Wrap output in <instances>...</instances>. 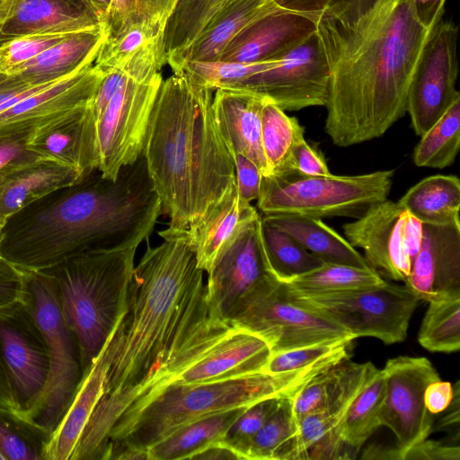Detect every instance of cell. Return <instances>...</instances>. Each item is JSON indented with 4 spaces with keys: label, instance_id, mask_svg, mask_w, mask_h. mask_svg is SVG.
Returning a JSON list of instances; mask_svg holds the SVG:
<instances>
[{
    "label": "cell",
    "instance_id": "cell-19",
    "mask_svg": "<svg viewBox=\"0 0 460 460\" xmlns=\"http://www.w3.org/2000/svg\"><path fill=\"white\" fill-rule=\"evenodd\" d=\"M89 0H4L0 42L25 35L71 34L101 27Z\"/></svg>",
    "mask_w": 460,
    "mask_h": 460
},
{
    "label": "cell",
    "instance_id": "cell-26",
    "mask_svg": "<svg viewBox=\"0 0 460 460\" xmlns=\"http://www.w3.org/2000/svg\"><path fill=\"white\" fill-rule=\"evenodd\" d=\"M104 40L102 26L71 33L10 74L32 85L58 81L93 64Z\"/></svg>",
    "mask_w": 460,
    "mask_h": 460
},
{
    "label": "cell",
    "instance_id": "cell-23",
    "mask_svg": "<svg viewBox=\"0 0 460 460\" xmlns=\"http://www.w3.org/2000/svg\"><path fill=\"white\" fill-rule=\"evenodd\" d=\"M262 102L263 97L254 93L219 88L215 90L212 111L220 136L231 154L247 157L262 176H268L261 144Z\"/></svg>",
    "mask_w": 460,
    "mask_h": 460
},
{
    "label": "cell",
    "instance_id": "cell-37",
    "mask_svg": "<svg viewBox=\"0 0 460 460\" xmlns=\"http://www.w3.org/2000/svg\"><path fill=\"white\" fill-rule=\"evenodd\" d=\"M261 237L270 274L278 280L294 279L325 263L290 234L262 218Z\"/></svg>",
    "mask_w": 460,
    "mask_h": 460
},
{
    "label": "cell",
    "instance_id": "cell-44",
    "mask_svg": "<svg viewBox=\"0 0 460 460\" xmlns=\"http://www.w3.org/2000/svg\"><path fill=\"white\" fill-rule=\"evenodd\" d=\"M281 398H269L247 407L229 427L221 439L244 459V452L253 436L277 409Z\"/></svg>",
    "mask_w": 460,
    "mask_h": 460
},
{
    "label": "cell",
    "instance_id": "cell-18",
    "mask_svg": "<svg viewBox=\"0 0 460 460\" xmlns=\"http://www.w3.org/2000/svg\"><path fill=\"white\" fill-rule=\"evenodd\" d=\"M103 76L91 64L25 97L0 113V136L30 134L53 118L88 104Z\"/></svg>",
    "mask_w": 460,
    "mask_h": 460
},
{
    "label": "cell",
    "instance_id": "cell-36",
    "mask_svg": "<svg viewBox=\"0 0 460 460\" xmlns=\"http://www.w3.org/2000/svg\"><path fill=\"white\" fill-rule=\"evenodd\" d=\"M460 148V96L423 134L413 152L419 167L443 169L451 165Z\"/></svg>",
    "mask_w": 460,
    "mask_h": 460
},
{
    "label": "cell",
    "instance_id": "cell-48",
    "mask_svg": "<svg viewBox=\"0 0 460 460\" xmlns=\"http://www.w3.org/2000/svg\"><path fill=\"white\" fill-rule=\"evenodd\" d=\"M292 168L303 175L327 176L331 174L323 155L311 146L304 137L298 138L292 149Z\"/></svg>",
    "mask_w": 460,
    "mask_h": 460
},
{
    "label": "cell",
    "instance_id": "cell-60",
    "mask_svg": "<svg viewBox=\"0 0 460 460\" xmlns=\"http://www.w3.org/2000/svg\"><path fill=\"white\" fill-rule=\"evenodd\" d=\"M0 460H4V456H2V454L0 453Z\"/></svg>",
    "mask_w": 460,
    "mask_h": 460
},
{
    "label": "cell",
    "instance_id": "cell-29",
    "mask_svg": "<svg viewBox=\"0 0 460 460\" xmlns=\"http://www.w3.org/2000/svg\"><path fill=\"white\" fill-rule=\"evenodd\" d=\"M261 218L290 234L325 263L370 267L346 238L321 218L288 214L261 215Z\"/></svg>",
    "mask_w": 460,
    "mask_h": 460
},
{
    "label": "cell",
    "instance_id": "cell-22",
    "mask_svg": "<svg viewBox=\"0 0 460 460\" xmlns=\"http://www.w3.org/2000/svg\"><path fill=\"white\" fill-rule=\"evenodd\" d=\"M314 33V26L308 18L281 4L279 10L256 20L237 34L219 59L252 63L281 57Z\"/></svg>",
    "mask_w": 460,
    "mask_h": 460
},
{
    "label": "cell",
    "instance_id": "cell-31",
    "mask_svg": "<svg viewBox=\"0 0 460 460\" xmlns=\"http://www.w3.org/2000/svg\"><path fill=\"white\" fill-rule=\"evenodd\" d=\"M233 0H179L164 31L166 64L174 70L208 24Z\"/></svg>",
    "mask_w": 460,
    "mask_h": 460
},
{
    "label": "cell",
    "instance_id": "cell-41",
    "mask_svg": "<svg viewBox=\"0 0 460 460\" xmlns=\"http://www.w3.org/2000/svg\"><path fill=\"white\" fill-rule=\"evenodd\" d=\"M296 432L291 399L281 398L275 411L250 440L244 459L277 460L279 452Z\"/></svg>",
    "mask_w": 460,
    "mask_h": 460
},
{
    "label": "cell",
    "instance_id": "cell-7",
    "mask_svg": "<svg viewBox=\"0 0 460 460\" xmlns=\"http://www.w3.org/2000/svg\"><path fill=\"white\" fill-rule=\"evenodd\" d=\"M22 274V300L46 341L49 371L40 395L14 420L44 442L69 408L83 370L77 341L64 318L52 277L44 270Z\"/></svg>",
    "mask_w": 460,
    "mask_h": 460
},
{
    "label": "cell",
    "instance_id": "cell-57",
    "mask_svg": "<svg viewBox=\"0 0 460 460\" xmlns=\"http://www.w3.org/2000/svg\"><path fill=\"white\" fill-rule=\"evenodd\" d=\"M190 459L221 460L240 459L238 454L222 440H217L194 453Z\"/></svg>",
    "mask_w": 460,
    "mask_h": 460
},
{
    "label": "cell",
    "instance_id": "cell-38",
    "mask_svg": "<svg viewBox=\"0 0 460 460\" xmlns=\"http://www.w3.org/2000/svg\"><path fill=\"white\" fill-rule=\"evenodd\" d=\"M421 347L431 352L452 353L460 349V295L429 302L418 333Z\"/></svg>",
    "mask_w": 460,
    "mask_h": 460
},
{
    "label": "cell",
    "instance_id": "cell-46",
    "mask_svg": "<svg viewBox=\"0 0 460 460\" xmlns=\"http://www.w3.org/2000/svg\"><path fill=\"white\" fill-rule=\"evenodd\" d=\"M29 430L0 411V453L4 460H41L40 447L28 437Z\"/></svg>",
    "mask_w": 460,
    "mask_h": 460
},
{
    "label": "cell",
    "instance_id": "cell-43",
    "mask_svg": "<svg viewBox=\"0 0 460 460\" xmlns=\"http://www.w3.org/2000/svg\"><path fill=\"white\" fill-rule=\"evenodd\" d=\"M164 31L149 24H137L111 40H103L94 65L103 73L119 70L140 49Z\"/></svg>",
    "mask_w": 460,
    "mask_h": 460
},
{
    "label": "cell",
    "instance_id": "cell-6",
    "mask_svg": "<svg viewBox=\"0 0 460 460\" xmlns=\"http://www.w3.org/2000/svg\"><path fill=\"white\" fill-rule=\"evenodd\" d=\"M136 251H87L44 270L54 280L64 318L77 341L83 374L125 312Z\"/></svg>",
    "mask_w": 460,
    "mask_h": 460
},
{
    "label": "cell",
    "instance_id": "cell-61",
    "mask_svg": "<svg viewBox=\"0 0 460 460\" xmlns=\"http://www.w3.org/2000/svg\"><path fill=\"white\" fill-rule=\"evenodd\" d=\"M2 228H3V226H2V225L0 224V236H1Z\"/></svg>",
    "mask_w": 460,
    "mask_h": 460
},
{
    "label": "cell",
    "instance_id": "cell-35",
    "mask_svg": "<svg viewBox=\"0 0 460 460\" xmlns=\"http://www.w3.org/2000/svg\"><path fill=\"white\" fill-rule=\"evenodd\" d=\"M385 281L382 275L371 267L323 263L310 272L281 282L292 292L316 295L363 288Z\"/></svg>",
    "mask_w": 460,
    "mask_h": 460
},
{
    "label": "cell",
    "instance_id": "cell-59",
    "mask_svg": "<svg viewBox=\"0 0 460 460\" xmlns=\"http://www.w3.org/2000/svg\"><path fill=\"white\" fill-rule=\"evenodd\" d=\"M89 1L93 4V6L96 10V12L98 13V14L101 18V21L102 22L104 17L106 16L107 13L111 5L112 0H89Z\"/></svg>",
    "mask_w": 460,
    "mask_h": 460
},
{
    "label": "cell",
    "instance_id": "cell-55",
    "mask_svg": "<svg viewBox=\"0 0 460 460\" xmlns=\"http://www.w3.org/2000/svg\"><path fill=\"white\" fill-rule=\"evenodd\" d=\"M447 0H412L419 21L429 29H433L443 18Z\"/></svg>",
    "mask_w": 460,
    "mask_h": 460
},
{
    "label": "cell",
    "instance_id": "cell-27",
    "mask_svg": "<svg viewBox=\"0 0 460 460\" xmlns=\"http://www.w3.org/2000/svg\"><path fill=\"white\" fill-rule=\"evenodd\" d=\"M83 177L76 169L49 160L16 171L0 182V224L4 226L9 217L28 205Z\"/></svg>",
    "mask_w": 460,
    "mask_h": 460
},
{
    "label": "cell",
    "instance_id": "cell-51",
    "mask_svg": "<svg viewBox=\"0 0 460 460\" xmlns=\"http://www.w3.org/2000/svg\"><path fill=\"white\" fill-rule=\"evenodd\" d=\"M23 291L22 272L0 255V309L21 301Z\"/></svg>",
    "mask_w": 460,
    "mask_h": 460
},
{
    "label": "cell",
    "instance_id": "cell-14",
    "mask_svg": "<svg viewBox=\"0 0 460 460\" xmlns=\"http://www.w3.org/2000/svg\"><path fill=\"white\" fill-rule=\"evenodd\" d=\"M458 27L441 20L433 29L411 84L406 112L417 136L423 135L460 96L458 76Z\"/></svg>",
    "mask_w": 460,
    "mask_h": 460
},
{
    "label": "cell",
    "instance_id": "cell-2",
    "mask_svg": "<svg viewBox=\"0 0 460 460\" xmlns=\"http://www.w3.org/2000/svg\"><path fill=\"white\" fill-rule=\"evenodd\" d=\"M314 26L329 72L324 129L348 147L383 136L407 96L433 29L412 0H279Z\"/></svg>",
    "mask_w": 460,
    "mask_h": 460
},
{
    "label": "cell",
    "instance_id": "cell-32",
    "mask_svg": "<svg viewBox=\"0 0 460 460\" xmlns=\"http://www.w3.org/2000/svg\"><path fill=\"white\" fill-rule=\"evenodd\" d=\"M246 408L215 414L182 427L150 447L149 460L190 459L203 447L221 440Z\"/></svg>",
    "mask_w": 460,
    "mask_h": 460
},
{
    "label": "cell",
    "instance_id": "cell-49",
    "mask_svg": "<svg viewBox=\"0 0 460 460\" xmlns=\"http://www.w3.org/2000/svg\"><path fill=\"white\" fill-rule=\"evenodd\" d=\"M236 186L240 197L246 202L257 200L262 174L247 157L234 155Z\"/></svg>",
    "mask_w": 460,
    "mask_h": 460
},
{
    "label": "cell",
    "instance_id": "cell-1",
    "mask_svg": "<svg viewBox=\"0 0 460 460\" xmlns=\"http://www.w3.org/2000/svg\"><path fill=\"white\" fill-rule=\"evenodd\" d=\"M135 266L127 305L103 345L101 397L73 460H103L117 420L194 354L214 316L187 230L159 232Z\"/></svg>",
    "mask_w": 460,
    "mask_h": 460
},
{
    "label": "cell",
    "instance_id": "cell-45",
    "mask_svg": "<svg viewBox=\"0 0 460 460\" xmlns=\"http://www.w3.org/2000/svg\"><path fill=\"white\" fill-rule=\"evenodd\" d=\"M69 34L25 35L0 42V72L10 74Z\"/></svg>",
    "mask_w": 460,
    "mask_h": 460
},
{
    "label": "cell",
    "instance_id": "cell-8",
    "mask_svg": "<svg viewBox=\"0 0 460 460\" xmlns=\"http://www.w3.org/2000/svg\"><path fill=\"white\" fill-rule=\"evenodd\" d=\"M394 170L358 175L307 176L296 172L262 176L257 208L262 215L312 217L362 215L390 193Z\"/></svg>",
    "mask_w": 460,
    "mask_h": 460
},
{
    "label": "cell",
    "instance_id": "cell-39",
    "mask_svg": "<svg viewBox=\"0 0 460 460\" xmlns=\"http://www.w3.org/2000/svg\"><path fill=\"white\" fill-rule=\"evenodd\" d=\"M179 0H112L102 25L104 40H111L137 24H149L165 31Z\"/></svg>",
    "mask_w": 460,
    "mask_h": 460
},
{
    "label": "cell",
    "instance_id": "cell-25",
    "mask_svg": "<svg viewBox=\"0 0 460 460\" xmlns=\"http://www.w3.org/2000/svg\"><path fill=\"white\" fill-rule=\"evenodd\" d=\"M257 209L239 195L236 184L193 228L188 231L198 266L207 273L217 255L251 221Z\"/></svg>",
    "mask_w": 460,
    "mask_h": 460
},
{
    "label": "cell",
    "instance_id": "cell-4",
    "mask_svg": "<svg viewBox=\"0 0 460 460\" xmlns=\"http://www.w3.org/2000/svg\"><path fill=\"white\" fill-rule=\"evenodd\" d=\"M212 92L173 72L163 80L148 121L142 155L171 229L193 228L236 184Z\"/></svg>",
    "mask_w": 460,
    "mask_h": 460
},
{
    "label": "cell",
    "instance_id": "cell-12",
    "mask_svg": "<svg viewBox=\"0 0 460 460\" xmlns=\"http://www.w3.org/2000/svg\"><path fill=\"white\" fill-rule=\"evenodd\" d=\"M383 370L385 394L379 424L390 429L396 438V447L391 448V459L404 460L409 449L432 432L434 418L425 406L424 392L440 376L424 357L390 358Z\"/></svg>",
    "mask_w": 460,
    "mask_h": 460
},
{
    "label": "cell",
    "instance_id": "cell-62",
    "mask_svg": "<svg viewBox=\"0 0 460 460\" xmlns=\"http://www.w3.org/2000/svg\"><path fill=\"white\" fill-rule=\"evenodd\" d=\"M4 1V0H0V5H1V4H2Z\"/></svg>",
    "mask_w": 460,
    "mask_h": 460
},
{
    "label": "cell",
    "instance_id": "cell-54",
    "mask_svg": "<svg viewBox=\"0 0 460 460\" xmlns=\"http://www.w3.org/2000/svg\"><path fill=\"white\" fill-rule=\"evenodd\" d=\"M453 386L441 379L430 383L424 392V403L427 410L434 414L442 412L450 403Z\"/></svg>",
    "mask_w": 460,
    "mask_h": 460
},
{
    "label": "cell",
    "instance_id": "cell-21",
    "mask_svg": "<svg viewBox=\"0 0 460 460\" xmlns=\"http://www.w3.org/2000/svg\"><path fill=\"white\" fill-rule=\"evenodd\" d=\"M403 282L420 301L460 295V224H423L420 249Z\"/></svg>",
    "mask_w": 460,
    "mask_h": 460
},
{
    "label": "cell",
    "instance_id": "cell-3",
    "mask_svg": "<svg viewBox=\"0 0 460 460\" xmlns=\"http://www.w3.org/2000/svg\"><path fill=\"white\" fill-rule=\"evenodd\" d=\"M162 213L141 155L116 179L95 169L13 215L2 228L0 255L31 272L87 251L137 248Z\"/></svg>",
    "mask_w": 460,
    "mask_h": 460
},
{
    "label": "cell",
    "instance_id": "cell-20",
    "mask_svg": "<svg viewBox=\"0 0 460 460\" xmlns=\"http://www.w3.org/2000/svg\"><path fill=\"white\" fill-rule=\"evenodd\" d=\"M92 102L33 129L27 138L28 146L42 159L73 167L84 176L98 169L97 123Z\"/></svg>",
    "mask_w": 460,
    "mask_h": 460
},
{
    "label": "cell",
    "instance_id": "cell-28",
    "mask_svg": "<svg viewBox=\"0 0 460 460\" xmlns=\"http://www.w3.org/2000/svg\"><path fill=\"white\" fill-rule=\"evenodd\" d=\"M280 7L279 0H233L208 24L172 72L186 61L219 59L244 28Z\"/></svg>",
    "mask_w": 460,
    "mask_h": 460
},
{
    "label": "cell",
    "instance_id": "cell-17",
    "mask_svg": "<svg viewBox=\"0 0 460 460\" xmlns=\"http://www.w3.org/2000/svg\"><path fill=\"white\" fill-rule=\"evenodd\" d=\"M409 216L398 202L386 199L370 205L354 221L344 224L342 230L353 247L363 250L371 268L391 279L404 281L412 266L404 245Z\"/></svg>",
    "mask_w": 460,
    "mask_h": 460
},
{
    "label": "cell",
    "instance_id": "cell-13",
    "mask_svg": "<svg viewBox=\"0 0 460 460\" xmlns=\"http://www.w3.org/2000/svg\"><path fill=\"white\" fill-rule=\"evenodd\" d=\"M233 89L266 98L283 111L325 106L329 72L315 33L304 44L278 57L270 67Z\"/></svg>",
    "mask_w": 460,
    "mask_h": 460
},
{
    "label": "cell",
    "instance_id": "cell-24",
    "mask_svg": "<svg viewBox=\"0 0 460 460\" xmlns=\"http://www.w3.org/2000/svg\"><path fill=\"white\" fill-rule=\"evenodd\" d=\"M108 362L103 347L83 374L72 402L42 443L41 460H73L83 432L101 397Z\"/></svg>",
    "mask_w": 460,
    "mask_h": 460
},
{
    "label": "cell",
    "instance_id": "cell-50",
    "mask_svg": "<svg viewBox=\"0 0 460 460\" xmlns=\"http://www.w3.org/2000/svg\"><path fill=\"white\" fill-rule=\"evenodd\" d=\"M55 82L32 85L23 81L17 75L0 72V113L25 97Z\"/></svg>",
    "mask_w": 460,
    "mask_h": 460
},
{
    "label": "cell",
    "instance_id": "cell-10",
    "mask_svg": "<svg viewBox=\"0 0 460 460\" xmlns=\"http://www.w3.org/2000/svg\"><path fill=\"white\" fill-rule=\"evenodd\" d=\"M287 290L296 302L340 325L354 339L373 337L385 344L406 339L410 320L420 302L405 285L386 280L363 288L316 295Z\"/></svg>",
    "mask_w": 460,
    "mask_h": 460
},
{
    "label": "cell",
    "instance_id": "cell-53",
    "mask_svg": "<svg viewBox=\"0 0 460 460\" xmlns=\"http://www.w3.org/2000/svg\"><path fill=\"white\" fill-rule=\"evenodd\" d=\"M125 76L126 74L120 70H111L104 73V76L92 102V108L96 123L108 102L123 82Z\"/></svg>",
    "mask_w": 460,
    "mask_h": 460
},
{
    "label": "cell",
    "instance_id": "cell-30",
    "mask_svg": "<svg viewBox=\"0 0 460 460\" xmlns=\"http://www.w3.org/2000/svg\"><path fill=\"white\" fill-rule=\"evenodd\" d=\"M397 202L423 224H460V180L456 175L426 177Z\"/></svg>",
    "mask_w": 460,
    "mask_h": 460
},
{
    "label": "cell",
    "instance_id": "cell-5",
    "mask_svg": "<svg viewBox=\"0 0 460 460\" xmlns=\"http://www.w3.org/2000/svg\"><path fill=\"white\" fill-rule=\"evenodd\" d=\"M341 360L284 373L264 371L194 385H171L158 394L124 434L108 445L105 459L119 447L146 451L182 427L269 398H291L314 376Z\"/></svg>",
    "mask_w": 460,
    "mask_h": 460
},
{
    "label": "cell",
    "instance_id": "cell-40",
    "mask_svg": "<svg viewBox=\"0 0 460 460\" xmlns=\"http://www.w3.org/2000/svg\"><path fill=\"white\" fill-rule=\"evenodd\" d=\"M277 58L242 63L217 60H190L174 72L184 74L193 84L215 91L219 88L233 89L248 77L270 67Z\"/></svg>",
    "mask_w": 460,
    "mask_h": 460
},
{
    "label": "cell",
    "instance_id": "cell-33",
    "mask_svg": "<svg viewBox=\"0 0 460 460\" xmlns=\"http://www.w3.org/2000/svg\"><path fill=\"white\" fill-rule=\"evenodd\" d=\"M261 122V144L269 175L294 172L292 149L296 141L304 137V128L296 118L289 117L266 98H263Z\"/></svg>",
    "mask_w": 460,
    "mask_h": 460
},
{
    "label": "cell",
    "instance_id": "cell-42",
    "mask_svg": "<svg viewBox=\"0 0 460 460\" xmlns=\"http://www.w3.org/2000/svg\"><path fill=\"white\" fill-rule=\"evenodd\" d=\"M353 341L341 339L271 353L262 371L284 373L325 361L350 358Z\"/></svg>",
    "mask_w": 460,
    "mask_h": 460
},
{
    "label": "cell",
    "instance_id": "cell-56",
    "mask_svg": "<svg viewBox=\"0 0 460 460\" xmlns=\"http://www.w3.org/2000/svg\"><path fill=\"white\" fill-rule=\"evenodd\" d=\"M19 411L20 405L0 354V411L14 419Z\"/></svg>",
    "mask_w": 460,
    "mask_h": 460
},
{
    "label": "cell",
    "instance_id": "cell-58",
    "mask_svg": "<svg viewBox=\"0 0 460 460\" xmlns=\"http://www.w3.org/2000/svg\"><path fill=\"white\" fill-rule=\"evenodd\" d=\"M445 414L438 422L437 429H444L458 426L460 420V386L459 381L453 385V396L448 406L442 411Z\"/></svg>",
    "mask_w": 460,
    "mask_h": 460
},
{
    "label": "cell",
    "instance_id": "cell-16",
    "mask_svg": "<svg viewBox=\"0 0 460 460\" xmlns=\"http://www.w3.org/2000/svg\"><path fill=\"white\" fill-rule=\"evenodd\" d=\"M267 275L271 274L260 215L217 255L208 272L206 292L210 310L226 320L235 304Z\"/></svg>",
    "mask_w": 460,
    "mask_h": 460
},
{
    "label": "cell",
    "instance_id": "cell-47",
    "mask_svg": "<svg viewBox=\"0 0 460 460\" xmlns=\"http://www.w3.org/2000/svg\"><path fill=\"white\" fill-rule=\"evenodd\" d=\"M29 134L0 136V182L16 171L42 159L27 145Z\"/></svg>",
    "mask_w": 460,
    "mask_h": 460
},
{
    "label": "cell",
    "instance_id": "cell-9",
    "mask_svg": "<svg viewBox=\"0 0 460 460\" xmlns=\"http://www.w3.org/2000/svg\"><path fill=\"white\" fill-rule=\"evenodd\" d=\"M226 320L267 341L271 353L352 339L342 327L296 302L284 284L265 276L233 307Z\"/></svg>",
    "mask_w": 460,
    "mask_h": 460
},
{
    "label": "cell",
    "instance_id": "cell-15",
    "mask_svg": "<svg viewBox=\"0 0 460 460\" xmlns=\"http://www.w3.org/2000/svg\"><path fill=\"white\" fill-rule=\"evenodd\" d=\"M0 354L22 411L40 395L49 371L46 341L22 300L0 309Z\"/></svg>",
    "mask_w": 460,
    "mask_h": 460
},
{
    "label": "cell",
    "instance_id": "cell-34",
    "mask_svg": "<svg viewBox=\"0 0 460 460\" xmlns=\"http://www.w3.org/2000/svg\"><path fill=\"white\" fill-rule=\"evenodd\" d=\"M385 394V373L377 368L349 405L341 425V438L354 456L380 427L379 417Z\"/></svg>",
    "mask_w": 460,
    "mask_h": 460
},
{
    "label": "cell",
    "instance_id": "cell-52",
    "mask_svg": "<svg viewBox=\"0 0 460 460\" xmlns=\"http://www.w3.org/2000/svg\"><path fill=\"white\" fill-rule=\"evenodd\" d=\"M458 445L424 439L409 449L404 460H459Z\"/></svg>",
    "mask_w": 460,
    "mask_h": 460
},
{
    "label": "cell",
    "instance_id": "cell-11",
    "mask_svg": "<svg viewBox=\"0 0 460 460\" xmlns=\"http://www.w3.org/2000/svg\"><path fill=\"white\" fill-rule=\"evenodd\" d=\"M161 73L137 78L125 76L97 120L98 170L116 179L119 170L142 155Z\"/></svg>",
    "mask_w": 460,
    "mask_h": 460
}]
</instances>
